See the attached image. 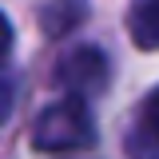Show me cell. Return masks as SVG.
I'll list each match as a JSON object with an SVG mask.
<instances>
[{
	"mask_svg": "<svg viewBox=\"0 0 159 159\" xmlns=\"http://www.w3.org/2000/svg\"><path fill=\"white\" fill-rule=\"evenodd\" d=\"M92 139H96V123H92L80 96H68L52 107H44L32 123L36 151H52V155L56 151H76V147H88Z\"/></svg>",
	"mask_w": 159,
	"mask_h": 159,
	"instance_id": "1",
	"label": "cell"
},
{
	"mask_svg": "<svg viewBox=\"0 0 159 159\" xmlns=\"http://www.w3.org/2000/svg\"><path fill=\"white\" fill-rule=\"evenodd\" d=\"M60 84H68L72 88V96H92V92H99L103 84H107V60H103V52H96V48H80V52H72V56L60 60Z\"/></svg>",
	"mask_w": 159,
	"mask_h": 159,
	"instance_id": "2",
	"label": "cell"
},
{
	"mask_svg": "<svg viewBox=\"0 0 159 159\" xmlns=\"http://www.w3.org/2000/svg\"><path fill=\"white\" fill-rule=\"evenodd\" d=\"M127 28L139 48H159V0H135L127 12Z\"/></svg>",
	"mask_w": 159,
	"mask_h": 159,
	"instance_id": "3",
	"label": "cell"
},
{
	"mask_svg": "<svg viewBox=\"0 0 159 159\" xmlns=\"http://www.w3.org/2000/svg\"><path fill=\"white\" fill-rule=\"evenodd\" d=\"M127 151H131V159H159V139L147 127H139L135 135L127 139Z\"/></svg>",
	"mask_w": 159,
	"mask_h": 159,
	"instance_id": "4",
	"label": "cell"
},
{
	"mask_svg": "<svg viewBox=\"0 0 159 159\" xmlns=\"http://www.w3.org/2000/svg\"><path fill=\"white\" fill-rule=\"evenodd\" d=\"M143 127L159 139V88L147 96V103H143Z\"/></svg>",
	"mask_w": 159,
	"mask_h": 159,
	"instance_id": "5",
	"label": "cell"
},
{
	"mask_svg": "<svg viewBox=\"0 0 159 159\" xmlns=\"http://www.w3.org/2000/svg\"><path fill=\"white\" fill-rule=\"evenodd\" d=\"M8 48H12V24L0 16V60L8 56Z\"/></svg>",
	"mask_w": 159,
	"mask_h": 159,
	"instance_id": "6",
	"label": "cell"
}]
</instances>
